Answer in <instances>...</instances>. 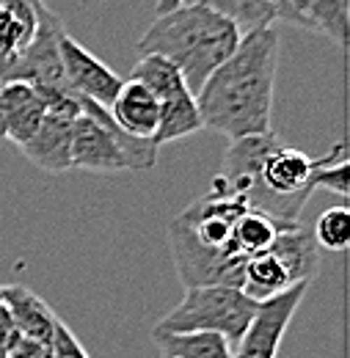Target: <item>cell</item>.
<instances>
[{"mask_svg":"<svg viewBox=\"0 0 350 358\" xmlns=\"http://www.w3.org/2000/svg\"><path fill=\"white\" fill-rule=\"evenodd\" d=\"M279 28L243 34L234 52L196 91L202 124L229 141L270 130L273 86L279 69Z\"/></svg>","mask_w":350,"mask_h":358,"instance_id":"6da1fadb","label":"cell"},{"mask_svg":"<svg viewBox=\"0 0 350 358\" xmlns=\"http://www.w3.org/2000/svg\"><path fill=\"white\" fill-rule=\"evenodd\" d=\"M312 185H314V190H328V193H337L340 199H348V155H345L342 141L334 143V149L323 155V163L312 174Z\"/></svg>","mask_w":350,"mask_h":358,"instance_id":"d6986e66","label":"cell"},{"mask_svg":"<svg viewBox=\"0 0 350 358\" xmlns=\"http://www.w3.org/2000/svg\"><path fill=\"white\" fill-rule=\"evenodd\" d=\"M130 80L146 86L158 102L174 99L179 94L190 91L188 83H185V78H182V72L176 69L169 58H163V55H158V52H141L138 64L132 66Z\"/></svg>","mask_w":350,"mask_h":358,"instance_id":"2e32d148","label":"cell"},{"mask_svg":"<svg viewBox=\"0 0 350 358\" xmlns=\"http://www.w3.org/2000/svg\"><path fill=\"white\" fill-rule=\"evenodd\" d=\"M196 3L218 11L240 34H251V31L276 25V14L267 0H196Z\"/></svg>","mask_w":350,"mask_h":358,"instance_id":"ac0fdd59","label":"cell"},{"mask_svg":"<svg viewBox=\"0 0 350 358\" xmlns=\"http://www.w3.org/2000/svg\"><path fill=\"white\" fill-rule=\"evenodd\" d=\"M52 356L55 358H91L86 353V348L80 345V339L72 334V328L66 322H55L52 331Z\"/></svg>","mask_w":350,"mask_h":358,"instance_id":"44dd1931","label":"cell"},{"mask_svg":"<svg viewBox=\"0 0 350 358\" xmlns=\"http://www.w3.org/2000/svg\"><path fill=\"white\" fill-rule=\"evenodd\" d=\"M0 141H6V122H3V110H0Z\"/></svg>","mask_w":350,"mask_h":358,"instance_id":"484cf974","label":"cell"},{"mask_svg":"<svg viewBox=\"0 0 350 358\" xmlns=\"http://www.w3.org/2000/svg\"><path fill=\"white\" fill-rule=\"evenodd\" d=\"M72 169L116 174V171H144L155 169L158 146L125 135L99 105L80 96V116L72 124Z\"/></svg>","mask_w":350,"mask_h":358,"instance_id":"277c9868","label":"cell"},{"mask_svg":"<svg viewBox=\"0 0 350 358\" xmlns=\"http://www.w3.org/2000/svg\"><path fill=\"white\" fill-rule=\"evenodd\" d=\"M317 248H326V251H345L350 243V210L345 204H337V207H328L312 231Z\"/></svg>","mask_w":350,"mask_h":358,"instance_id":"ffe728a7","label":"cell"},{"mask_svg":"<svg viewBox=\"0 0 350 358\" xmlns=\"http://www.w3.org/2000/svg\"><path fill=\"white\" fill-rule=\"evenodd\" d=\"M185 0H158L155 3V14H166V11H172L176 6H182Z\"/></svg>","mask_w":350,"mask_h":358,"instance_id":"d4e9b609","label":"cell"},{"mask_svg":"<svg viewBox=\"0 0 350 358\" xmlns=\"http://www.w3.org/2000/svg\"><path fill=\"white\" fill-rule=\"evenodd\" d=\"M111 122L130 138L152 141L160 122V102L152 96V91L135 80H125L113 102L108 105Z\"/></svg>","mask_w":350,"mask_h":358,"instance_id":"30bf717a","label":"cell"},{"mask_svg":"<svg viewBox=\"0 0 350 358\" xmlns=\"http://www.w3.org/2000/svg\"><path fill=\"white\" fill-rule=\"evenodd\" d=\"M243 34L218 11L202 3H182L166 14H155L146 34L138 39L141 52H158L182 72L190 94L234 52Z\"/></svg>","mask_w":350,"mask_h":358,"instance_id":"3957f363","label":"cell"},{"mask_svg":"<svg viewBox=\"0 0 350 358\" xmlns=\"http://www.w3.org/2000/svg\"><path fill=\"white\" fill-rule=\"evenodd\" d=\"M0 303L8 309L20 336L47 342V345L52 342V331H55L58 317L36 292H31L22 284H6V287H0Z\"/></svg>","mask_w":350,"mask_h":358,"instance_id":"7c38bea8","label":"cell"},{"mask_svg":"<svg viewBox=\"0 0 350 358\" xmlns=\"http://www.w3.org/2000/svg\"><path fill=\"white\" fill-rule=\"evenodd\" d=\"M246 210V199L210 187L169 224V251L185 289L207 284L240 289L246 259L234 254L232 234Z\"/></svg>","mask_w":350,"mask_h":358,"instance_id":"7a4b0ae2","label":"cell"},{"mask_svg":"<svg viewBox=\"0 0 350 358\" xmlns=\"http://www.w3.org/2000/svg\"><path fill=\"white\" fill-rule=\"evenodd\" d=\"M307 289L309 284L304 281V284H295V287L267 298V301H260L243 336L232 345L234 358H279L281 339L298 312L301 301L307 298Z\"/></svg>","mask_w":350,"mask_h":358,"instance_id":"ba28073f","label":"cell"},{"mask_svg":"<svg viewBox=\"0 0 350 358\" xmlns=\"http://www.w3.org/2000/svg\"><path fill=\"white\" fill-rule=\"evenodd\" d=\"M17 339H20V331H17V325H14L8 309L0 303V350H8Z\"/></svg>","mask_w":350,"mask_h":358,"instance_id":"603a6c76","label":"cell"},{"mask_svg":"<svg viewBox=\"0 0 350 358\" xmlns=\"http://www.w3.org/2000/svg\"><path fill=\"white\" fill-rule=\"evenodd\" d=\"M58 58L69 89L88 102L99 105L102 110H108V105L113 102L125 80L111 66H105L94 52H88L80 42H75L66 31L58 36Z\"/></svg>","mask_w":350,"mask_h":358,"instance_id":"9c48e42d","label":"cell"},{"mask_svg":"<svg viewBox=\"0 0 350 358\" xmlns=\"http://www.w3.org/2000/svg\"><path fill=\"white\" fill-rule=\"evenodd\" d=\"M160 358H163V356H160Z\"/></svg>","mask_w":350,"mask_h":358,"instance_id":"4316f807","label":"cell"},{"mask_svg":"<svg viewBox=\"0 0 350 358\" xmlns=\"http://www.w3.org/2000/svg\"><path fill=\"white\" fill-rule=\"evenodd\" d=\"M34 89L42 94L47 113L39 130L20 146V152L25 155V160H31L47 174H64L72 169L69 160L72 124L80 116V94H75L72 89H50V86H34Z\"/></svg>","mask_w":350,"mask_h":358,"instance_id":"52a82bcc","label":"cell"},{"mask_svg":"<svg viewBox=\"0 0 350 358\" xmlns=\"http://www.w3.org/2000/svg\"><path fill=\"white\" fill-rule=\"evenodd\" d=\"M6 358H55L52 356V342H36V339H25L20 336L8 350Z\"/></svg>","mask_w":350,"mask_h":358,"instance_id":"7402d4cb","label":"cell"},{"mask_svg":"<svg viewBox=\"0 0 350 358\" xmlns=\"http://www.w3.org/2000/svg\"><path fill=\"white\" fill-rule=\"evenodd\" d=\"M152 342L163 358H234L232 342L218 334H163Z\"/></svg>","mask_w":350,"mask_h":358,"instance_id":"e0dca14e","label":"cell"},{"mask_svg":"<svg viewBox=\"0 0 350 358\" xmlns=\"http://www.w3.org/2000/svg\"><path fill=\"white\" fill-rule=\"evenodd\" d=\"M199 130H204V124H202V116H199L196 96L190 91H185L174 99L160 102V122H158V130L152 135V143L160 149L163 143L188 138V135L199 133Z\"/></svg>","mask_w":350,"mask_h":358,"instance_id":"9a60e30c","label":"cell"},{"mask_svg":"<svg viewBox=\"0 0 350 358\" xmlns=\"http://www.w3.org/2000/svg\"><path fill=\"white\" fill-rule=\"evenodd\" d=\"M0 110H3V122H6V141L22 146L39 130L44 113H47V105H44L42 94L31 83L14 80V83L0 86Z\"/></svg>","mask_w":350,"mask_h":358,"instance_id":"8fae6325","label":"cell"},{"mask_svg":"<svg viewBox=\"0 0 350 358\" xmlns=\"http://www.w3.org/2000/svg\"><path fill=\"white\" fill-rule=\"evenodd\" d=\"M293 224H298V221H281V218H273V215H267L262 210L248 207V210L237 218V224H234L232 248H234V254L243 257V259H248V257H254V254H262V251H267V248L276 243V237Z\"/></svg>","mask_w":350,"mask_h":358,"instance_id":"5bb4252c","label":"cell"},{"mask_svg":"<svg viewBox=\"0 0 350 358\" xmlns=\"http://www.w3.org/2000/svg\"><path fill=\"white\" fill-rule=\"evenodd\" d=\"M257 312V301H251L237 287L207 284V287H188L182 301L169 314H163L152 336L163 334H218L232 345L243 336L246 325Z\"/></svg>","mask_w":350,"mask_h":358,"instance_id":"5b68a950","label":"cell"},{"mask_svg":"<svg viewBox=\"0 0 350 358\" xmlns=\"http://www.w3.org/2000/svg\"><path fill=\"white\" fill-rule=\"evenodd\" d=\"M317 265H320L317 243L312 231H307L298 221L287 226L267 251L246 259L240 289L260 303L295 284H304V281L312 284V278L317 275Z\"/></svg>","mask_w":350,"mask_h":358,"instance_id":"8992f818","label":"cell"},{"mask_svg":"<svg viewBox=\"0 0 350 358\" xmlns=\"http://www.w3.org/2000/svg\"><path fill=\"white\" fill-rule=\"evenodd\" d=\"M293 25L312 34L331 39L334 45L345 47L348 42V6L350 0H290Z\"/></svg>","mask_w":350,"mask_h":358,"instance_id":"4fadbf2b","label":"cell"},{"mask_svg":"<svg viewBox=\"0 0 350 358\" xmlns=\"http://www.w3.org/2000/svg\"><path fill=\"white\" fill-rule=\"evenodd\" d=\"M267 3H270L273 14H276V22L293 25V6H290V0H267Z\"/></svg>","mask_w":350,"mask_h":358,"instance_id":"cb8c5ba5","label":"cell"}]
</instances>
